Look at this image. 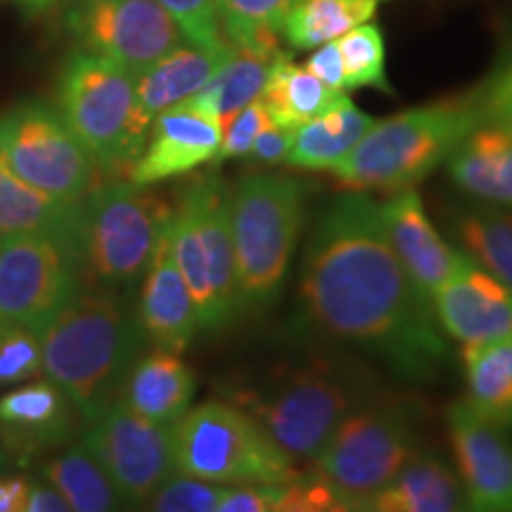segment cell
<instances>
[{
    "instance_id": "1",
    "label": "cell",
    "mask_w": 512,
    "mask_h": 512,
    "mask_svg": "<svg viewBox=\"0 0 512 512\" xmlns=\"http://www.w3.org/2000/svg\"><path fill=\"white\" fill-rule=\"evenodd\" d=\"M313 328L380 358L406 380H430L448 358L432 304L422 299L387 238L373 197L344 195L320 216L299 285Z\"/></svg>"
},
{
    "instance_id": "2",
    "label": "cell",
    "mask_w": 512,
    "mask_h": 512,
    "mask_svg": "<svg viewBox=\"0 0 512 512\" xmlns=\"http://www.w3.org/2000/svg\"><path fill=\"white\" fill-rule=\"evenodd\" d=\"M38 339L43 375L69 396L83 425L121 399L147 344L138 311L105 287H83L38 330Z\"/></svg>"
},
{
    "instance_id": "3",
    "label": "cell",
    "mask_w": 512,
    "mask_h": 512,
    "mask_svg": "<svg viewBox=\"0 0 512 512\" xmlns=\"http://www.w3.org/2000/svg\"><path fill=\"white\" fill-rule=\"evenodd\" d=\"M484 117L479 83L470 91L375 121L330 174L344 188L401 192L425 181Z\"/></svg>"
},
{
    "instance_id": "4",
    "label": "cell",
    "mask_w": 512,
    "mask_h": 512,
    "mask_svg": "<svg viewBox=\"0 0 512 512\" xmlns=\"http://www.w3.org/2000/svg\"><path fill=\"white\" fill-rule=\"evenodd\" d=\"M171 252L197 306L202 332L226 330L245 311L230 230V188L202 176L183 192L169 221Z\"/></svg>"
},
{
    "instance_id": "5",
    "label": "cell",
    "mask_w": 512,
    "mask_h": 512,
    "mask_svg": "<svg viewBox=\"0 0 512 512\" xmlns=\"http://www.w3.org/2000/svg\"><path fill=\"white\" fill-rule=\"evenodd\" d=\"M304 216L306 190L297 178L252 174L230 190V230L245 311L266 309L280 297Z\"/></svg>"
},
{
    "instance_id": "6",
    "label": "cell",
    "mask_w": 512,
    "mask_h": 512,
    "mask_svg": "<svg viewBox=\"0 0 512 512\" xmlns=\"http://www.w3.org/2000/svg\"><path fill=\"white\" fill-rule=\"evenodd\" d=\"M235 406L259 422L294 463H313L339 422L363 406V399L354 375L330 361H313L242 389Z\"/></svg>"
},
{
    "instance_id": "7",
    "label": "cell",
    "mask_w": 512,
    "mask_h": 512,
    "mask_svg": "<svg viewBox=\"0 0 512 512\" xmlns=\"http://www.w3.org/2000/svg\"><path fill=\"white\" fill-rule=\"evenodd\" d=\"M57 110L102 174H128L150 133L138 107L136 76L88 50H76L62 64Z\"/></svg>"
},
{
    "instance_id": "8",
    "label": "cell",
    "mask_w": 512,
    "mask_h": 512,
    "mask_svg": "<svg viewBox=\"0 0 512 512\" xmlns=\"http://www.w3.org/2000/svg\"><path fill=\"white\" fill-rule=\"evenodd\" d=\"M174 207L157 192L131 181L98 185L79 202L76 252L83 283L131 285L143 278Z\"/></svg>"
},
{
    "instance_id": "9",
    "label": "cell",
    "mask_w": 512,
    "mask_h": 512,
    "mask_svg": "<svg viewBox=\"0 0 512 512\" xmlns=\"http://www.w3.org/2000/svg\"><path fill=\"white\" fill-rule=\"evenodd\" d=\"M178 475L221 486H283L299 467L254 418L226 401H204L174 422Z\"/></svg>"
},
{
    "instance_id": "10",
    "label": "cell",
    "mask_w": 512,
    "mask_h": 512,
    "mask_svg": "<svg viewBox=\"0 0 512 512\" xmlns=\"http://www.w3.org/2000/svg\"><path fill=\"white\" fill-rule=\"evenodd\" d=\"M415 453L413 427L401 408L363 403L339 422L313 460V475L351 508H361L399 475Z\"/></svg>"
},
{
    "instance_id": "11",
    "label": "cell",
    "mask_w": 512,
    "mask_h": 512,
    "mask_svg": "<svg viewBox=\"0 0 512 512\" xmlns=\"http://www.w3.org/2000/svg\"><path fill=\"white\" fill-rule=\"evenodd\" d=\"M0 155L15 174L64 204L98 188V164L60 110L43 100L19 102L0 117Z\"/></svg>"
},
{
    "instance_id": "12",
    "label": "cell",
    "mask_w": 512,
    "mask_h": 512,
    "mask_svg": "<svg viewBox=\"0 0 512 512\" xmlns=\"http://www.w3.org/2000/svg\"><path fill=\"white\" fill-rule=\"evenodd\" d=\"M79 252L50 235H12L0 245V325L41 330L83 290Z\"/></svg>"
},
{
    "instance_id": "13",
    "label": "cell",
    "mask_w": 512,
    "mask_h": 512,
    "mask_svg": "<svg viewBox=\"0 0 512 512\" xmlns=\"http://www.w3.org/2000/svg\"><path fill=\"white\" fill-rule=\"evenodd\" d=\"M81 444L102 467L126 510L145 505L176 475L174 425L147 420L121 399L86 425Z\"/></svg>"
},
{
    "instance_id": "14",
    "label": "cell",
    "mask_w": 512,
    "mask_h": 512,
    "mask_svg": "<svg viewBox=\"0 0 512 512\" xmlns=\"http://www.w3.org/2000/svg\"><path fill=\"white\" fill-rule=\"evenodd\" d=\"M64 24L81 50L117 62L131 74L185 43L157 0H76Z\"/></svg>"
},
{
    "instance_id": "15",
    "label": "cell",
    "mask_w": 512,
    "mask_h": 512,
    "mask_svg": "<svg viewBox=\"0 0 512 512\" xmlns=\"http://www.w3.org/2000/svg\"><path fill=\"white\" fill-rule=\"evenodd\" d=\"M453 456L470 512H512V444L465 399L448 408Z\"/></svg>"
},
{
    "instance_id": "16",
    "label": "cell",
    "mask_w": 512,
    "mask_h": 512,
    "mask_svg": "<svg viewBox=\"0 0 512 512\" xmlns=\"http://www.w3.org/2000/svg\"><path fill=\"white\" fill-rule=\"evenodd\" d=\"M441 330L460 344L512 335V290L458 249V264L432 299Z\"/></svg>"
},
{
    "instance_id": "17",
    "label": "cell",
    "mask_w": 512,
    "mask_h": 512,
    "mask_svg": "<svg viewBox=\"0 0 512 512\" xmlns=\"http://www.w3.org/2000/svg\"><path fill=\"white\" fill-rule=\"evenodd\" d=\"M79 420L69 396L48 377L0 396V441L22 463L74 441Z\"/></svg>"
},
{
    "instance_id": "18",
    "label": "cell",
    "mask_w": 512,
    "mask_h": 512,
    "mask_svg": "<svg viewBox=\"0 0 512 512\" xmlns=\"http://www.w3.org/2000/svg\"><path fill=\"white\" fill-rule=\"evenodd\" d=\"M223 140V124L176 105L152 121L145 147L128 169V181L150 185L190 174L214 162Z\"/></svg>"
},
{
    "instance_id": "19",
    "label": "cell",
    "mask_w": 512,
    "mask_h": 512,
    "mask_svg": "<svg viewBox=\"0 0 512 512\" xmlns=\"http://www.w3.org/2000/svg\"><path fill=\"white\" fill-rule=\"evenodd\" d=\"M136 311L147 344L155 349L183 354L200 332L197 306L171 252L169 226L143 273V290Z\"/></svg>"
},
{
    "instance_id": "20",
    "label": "cell",
    "mask_w": 512,
    "mask_h": 512,
    "mask_svg": "<svg viewBox=\"0 0 512 512\" xmlns=\"http://www.w3.org/2000/svg\"><path fill=\"white\" fill-rule=\"evenodd\" d=\"M380 209L384 230L403 271L408 273L422 299L432 304L434 294L458 264V249L441 240L413 188L394 192L392 200L380 204Z\"/></svg>"
},
{
    "instance_id": "21",
    "label": "cell",
    "mask_w": 512,
    "mask_h": 512,
    "mask_svg": "<svg viewBox=\"0 0 512 512\" xmlns=\"http://www.w3.org/2000/svg\"><path fill=\"white\" fill-rule=\"evenodd\" d=\"M448 176L467 195L512 209V126L484 110V117L446 159Z\"/></svg>"
},
{
    "instance_id": "22",
    "label": "cell",
    "mask_w": 512,
    "mask_h": 512,
    "mask_svg": "<svg viewBox=\"0 0 512 512\" xmlns=\"http://www.w3.org/2000/svg\"><path fill=\"white\" fill-rule=\"evenodd\" d=\"M233 50V46L211 50L181 43L162 60L150 64L140 74H133L138 107L147 124L152 126L159 114L200 93L211 76L219 72L221 64L233 55Z\"/></svg>"
},
{
    "instance_id": "23",
    "label": "cell",
    "mask_w": 512,
    "mask_h": 512,
    "mask_svg": "<svg viewBox=\"0 0 512 512\" xmlns=\"http://www.w3.org/2000/svg\"><path fill=\"white\" fill-rule=\"evenodd\" d=\"M197 380L181 354L152 349L136 361L128 373L121 401L147 420L174 425L190 411Z\"/></svg>"
},
{
    "instance_id": "24",
    "label": "cell",
    "mask_w": 512,
    "mask_h": 512,
    "mask_svg": "<svg viewBox=\"0 0 512 512\" xmlns=\"http://www.w3.org/2000/svg\"><path fill=\"white\" fill-rule=\"evenodd\" d=\"M361 508L368 512H470L456 472L441 458L420 451Z\"/></svg>"
},
{
    "instance_id": "25",
    "label": "cell",
    "mask_w": 512,
    "mask_h": 512,
    "mask_svg": "<svg viewBox=\"0 0 512 512\" xmlns=\"http://www.w3.org/2000/svg\"><path fill=\"white\" fill-rule=\"evenodd\" d=\"M375 121L370 114L358 110L344 93L335 105L294 131V143L285 164L306 171L335 169L361 143Z\"/></svg>"
},
{
    "instance_id": "26",
    "label": "cell",
    "mask_w": 512,
    "mask_h": 512,
    "mask_svg": "<svg viewBox=\"0 0 512 512\" xmlns=\"http://www.w3.org/2000/svg\"><path fill=\"white\" fill-rule=\"evenodd\" d=\"M79 204H64L24 183L0 155V238L50 235L76 247Z\"/></svg>"
},
{
    "instance_id": "27",
    "label": "cell",
    "mask_w": 512,
    "mask_h": 512,
    "mask_svg": "<svg viewBox=\"0 0 512 512\" xmlns=\"http://www.w3.org/2000/svg\"><path fill=\"white\" fill-rule=\"evenodd\" d=\"M467 406L498 427H512V335L489 342L463 344Z\"/></svg>"
},
{
    "instance_id": "28",
    "label": "cell",
    "mask_w": 512,
    "mask_h": 512,
    "mask_svg": "<svg viewBox=\"0 0 512 512\" xmlns=\"http://www.w3.org/2000/svg\"><path fill=\"white\" fill-rule=\"evenodd\" d=\"M280 55V53H278ZM278 55L254 53V50H233V55L221 64L200 93L192 95L181 105L221 121L223 126L238 114L242 107L259 98L271 67Z\"/></svg>"
},
{
    "instance_id": "29",
    "label": "cell",
    "mask_w": 512,
    "mask_h": 512,
    "mask_svg": "<svg viewBox=\"0 0 512 512\" xmlns=\"http://www.w3.org/2000/svg\"><path fill=\"white\" fill-rule=\"evenodd\" d=\"M342 95L318 81L304 64H294L290 57L280 53L275 57L259 100L266 105L273 124L297 131L306 121L335 105Z\"/></svg>"
},
{
    "instance_id": "30",
    "label": "cell",
    "mask_w": 512,
    "mask_h": 512,
    "mask_svg": "<svg viewBox=\"0 0 512 512\" xmlns=\"http://www.w3.org/2000/svg\"><path fill=\"white\" fill-rule=\"evenodd\" d=\"M46 484L53 486L72 512H119L121 501L102 467L86 446L67 444L43 465Z\"/></svg>"
},
{
    "instance_id": "31",
    "label": "cell",
    "mask_w": 512,
    "mask_h": 512,
    "mask_svg": "<svg viewBox=\"0 0 512 512\" xmlns=\"http://www.w3.org/2000/svg\"><path fill=\"white\" fill-rule=\"evenodd\" d=\"M453 233L460 252L512 290V211L494 204L463 211Z\"/></svg>"
},
{
    "instance_id": "32",
    "label": "cell",
    "mask_w": 512,
    "mask_h": 512,
    "mask_svg": "<svg viewBox=\"0 0 512 512\" xmlns=\"http://www.w3.org/2000/svg\"><path fill=\"white\" fill-rule=\"evenodd\" d=\"M382 3L387 0H302L285 19L283 36L294 48L313 50L368 24Z\"/></svg>"
},
{
    "instance_id": "33",
    "label": "cell",
    "mask_w": 512,
    "mask_h": 512,
    "mask_svg": "<svg viewBox=\"0 0 512 512\" xmlns=\"http://www.w3.org/2000/svg\"><path fill=\"white\" fill-rule=\"evenodd\" d=\"M302 0H219L223 38L238 50L278 55L285 19Z\"/></svg>"
},
{
    "instance_id": "34",
    "label": "cell",
    "mask_w": 512,
    "mask_h": 512,
    "mask_svg": "<svg viewBox=\"0 0 512 512\" xmlns=\"http://www.w3.org/2000/svg\"><path fill=\"white\" fill-rule=\"evenodd\" d=\"M337 43L347 91L377 88V91L392 93V86L387 81V67H384V38L377 24H361L337 38Z\"/></svg>"
},
{
    "instance_id": "35",
    "label": "cell",
    "mask_w": 512,
    "mask_h": 512,
    "mask_svg": "<svg viewBox=\"0 0 512 512\" xmlns=\"http://www.w3.org/2000/svg\"><path fill=\"white\" fill-rule=\"evenodd\" d=\"M43 375L38 332L22 325H0V387L31 382Z\"/></svg>"
},
{
    "instance_id": "36",
    "label": "cell",
    "mask_w": 512,
    "mask_h": 512,
    "mask_svg": "<svg viewBox=\"0 0 512 512\" xmlns=\"http://www.w3.org/2000/svg\"><path fill=\"white\" fill-rule=\"evenodd\" d=\"M176 22L185 43L200 48H228L219 19V0H157Z\"/></svg>"
},
{
    "instance_id": "37",
    "label": "cell",
    "mask_w": 512,
    "mask_h": 512,
    "mask_svg": "<svg viewBox=\"0 0 512 512\" xmlns=\"http://www.w3.org/2000/svg\"><path fill=\"white\" fill-rule=\"evenodd\" d=\"M223 494H226V486L176 472L150 496L145 512H214Z\"/></svg>"
},
{
    "instance_id": "38",
    "label": "cell",
    "mask_w": 512,
    "mask_h": 512,
    "mask_svg": "<svg viewBox=\"0 0 512 512\" xmlns=\"http://www.w3.org/2000/svg\"><path fill=\"white\" fill-rule=\"evenodd\" d=\"M271 512H349L351 505L342 501L323 479L302 475L290 484L268 486Z\"/></svg>"
},
{
    "instance_id": "39",
    "label": "cell",
    "mask_w": 512,
    "mask_h": 512,
    "mask_svg": "<svg viewBox=\"0 0 512 512\" xmlns=\"http://www.w3.org/2000/svg\"><path fill=\"white\" fill-rule=\"evenodd\" d=\"M273 119L268 114L266 105L256 98L254 102H249L247 107L235 114L233 119L223 126V140L219 152H216L214 162L211 164H221L228 162V159H240V157H249L252 152L254 140L259 138V133L264 131L266 126H271Z\"/></svg>"
},
{
    "instance_id": "40",
    "label": "cell",
    "mask_w": 512,
    "mask_h": 512,
    "mask_svg": "<svg viewBox=\"0 0 512 512\" xmlns=\"http://www.w3.org/2000/svg\"><path fill=\"white\" fill-rule=\"evenodd\" d=\"M484 110L512 126V41L498 53L491 72L479 83Z\"/></svg>"
},
{
    "instance_id": "41",
    "label": "cell",
    "mask_w": 512,
    "mask_h": 512,
    "mask_svg": "<svg viewBox=\"0 0 512 512\" xmlns=\"http://www.w3.org/2000/svg\"><path fill=\"white\" fill-rule=\"evenodd\" d=\"M292 143H294V128L271 124L259 133V138L254 140L249 159H254L256 164H264V166L285 164L287 155H290L292 150Z\"/></svg>"
},
{
    "instance_id": "42",
    "label": "cell",
    "mask_w": 512,
    "mask_h": 512,
    "mask_svg": "<svg viewBox=\"0 0 512 512\" xmlns=\"http://www.w3.org/2000/svg\"><path fill=\"white\" fill-rule=\"evenodd\" d=\"M304 67L316 76L318 81H323L325 86L332 88L337 93H347V83H344V64L342 55H339V43L328 41L323 46L313 48V55L304 62Z\"/></svg>"
},
{
    "instance_id": "43",
    "label": "cell",
    "mask_w": 512,
    "mask_h": 512,
    "mask_svg": "<svg viewBox=\"0 0 512 512\" xmlns=\"http://www.w3.org/2000/svg\"><path fill=\"white\" fill-rule=\"evenodd\" d=\"M214 512H271L268 486H233V489H226Z\"/></svg>"
},
{
    "instance_id": "44",
    "label": "cell",
    "mask_w": 512,
    "mask_h": 512,
    "mask_svg": "<svg viewBox=\"0 0 512 512\" xmlns=\"http://www.w3.org/2000/svg\"><path fill=\"white\" fill-rule=\"evenodd\" d=\"M29 494L31 484L24 477L0 475V512H24Z\"/></svg>"
},
{
    "instance_id": "45",
    "label": "cell",
    "mask_w": 512,
    "mask_h": 512,
    "mask_svg": "<svg viewBox=\"0 0 512 512\" xmlns=\"http://www.w3.org/2000/svg\"><path fill=\"white\" fill-rule=\"evenodd\" d=\"M24 512H72V510L67 508V503L62 501V496L57 494L53 486L31 484L29 503Z\"/></svg>"
},
{
    "instance_id": "46",
    "label": "cell",
    "mask_w": 512,
    "mask_h": 512,
    "mask_svg": "<svg viewBox=\"0 0 512 512\" xmlns=\"http://www.w3.org/2000/svg\"><path fill=\"white\" fill-rule=\"evenodd\" d=\"M15 3H17L22 10H27V12H31V15H36V12L48 10L50 5L55 3V0H15Z\"/></svg>"
},
{
    "instance_id": "47",
    "label": "cell",
    "mask_w": 512,
    "mask_h": 512,
    "mask_svg": "<svg viewBox=\"0 0 512 512\" xmlns=\"http://www.w3.org/2000/svg\"><path fill=\"white\" fill-rule=\"evenodd\" d=\"M5 465H8V451H5L3 441H0V470H3Z\"/></svg>"
},
{
    "instance_id": "48",
    "label": "cell",
    "mask_w": 512,
    "mask_h": 512,
    "mask_svg": "<svg viewBox=\"0 0 512 512\" xmlns=\"http://www.w3.org/2000/svg\"><path fill=\"white\" fill-rule=\"evenodd\" d=\"M349 512H368V510H363V508H351Z\"/></svg>"
},
{
    "instance_id": "49",
    "label": "cell",
    "mask_w": 512,
    "mask_h": 512,
    "mask_svg": "<svg viewBox=\"0 0 512 512\" xmlns=\"http://www.w3.org/2000/svg\"><path fill=\"white\" fill-rule=\"evenodd\" d=\"M0 245H3V238H0Z\"/></svg>"
}]
</instances>
